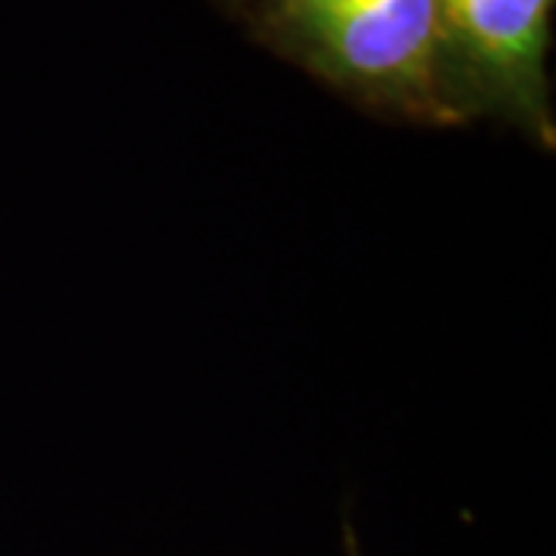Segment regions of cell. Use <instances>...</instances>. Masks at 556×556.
Here are the masks:
<instances>
[{"mask_svg":"<svg viewBox=\"0 0 556 556\" xmlns=\"http://www.w3.org/2000/svg\"><path fill=\"white\" fill-rule=\"evenodd\" d=\"M257 40L390 118L460 124L445 97L437 0H263Z\"/></svg>","mask_w":556,"mask_h":556,"instance_id":"1","label":"cell"},{"mask_svg":"<svg viewBox=\"0 0 556 556\" xmlns=\"http://www.w3.org/2000/svg\"><path fill=\"white\" fill-rule=\"evenodd\" d=\"M556 0H437L445 97L457 121L492 115L554 149L547 84Z\"/></svg>","mask_w":556,"mask_h":556,"instance_id":"2","label":"cell"},{"mask_svg":"<svg viewBox=\"0 0 556 556\" xmlns=\"http://www.w3.org/2000/svg\"><path fill=\"white\" fill-rule=\"evenodd\" d=\"M343 544H346V556H362V551H358L356 532H353V526H343Z\"/></svg>","mask_w":556,"mask_h":556,"instance_id":"3","label":"cell"},{"mask_svg":"<svg viewBox=\"0 0 556 556\" xmlns=\"http://www.w3.org/2000/svg\"><path fill=\"white\" fill-rule=\"evenodd\" d=\"M226 3H239V7H248V10H251V7H257L263 0H226Z\"/></svg>","mask_w":556,"mask_h":556,"instance_id":"4","label":"cell"}]
</instances>
